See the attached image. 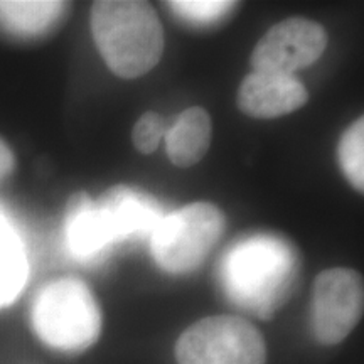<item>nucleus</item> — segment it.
I'll use <instances>...</instances> for the list:
<instances>
[{"instance_id": "obj_1", "label": "nucleus", "mask_w": 364, "mask_h": 364, "mask_svg": "<svg viewBox=\"0 0 364 364\" xmlns=\"http://www.w3.org/2000/svg\"><path fill=\"white\" fill-rule=\"evenodd\" d=\"M91 33L107 66L120 78H140L162 58L164 29L149 2L98 0L91 6Z\"/></svg>"}, {"instance_id": "obj_2", "label": "nucleus", "mask_w": 364, "mask_h": 364, "mask_svg": "<svg viewBox=\"0 0 364 364\" xmlns=\"http://www.w3.org/2000/svg\"><path fill=\"white\" fill-rule=\"evenodd\" d=\"M31 322L46 346L83 353L102 334V311L90 287L78 279L54 280L36 295Z\"/></svg>"}, {"instance_id": "obj_3", "label": "nucleus", "mask_w": 364, "mask_h": 364, "mask_svg": "<svg viewBox=\"0 0 364 364\" xmlns=\"http://www.w3.org/2000/svg\"><path fill=\"white\" fill-rule=\"evenodd\" d=\"M225 231V216L211 203H193L164 216L150 236L157 265L189 273L206 260Z\"/></svg>"}, {"instance_id": "obj_4", "label": "nucleus", "mask_w": 364, "mask_h": 364, "mask_svg": "<svg viewBox=\"0 0 364 364\" xmlns=\"http://www.w3.org/2000/svg\"><path fill=\"white\" fill-rule=\"evenodd\" d=\"M294 260L289 248L272 238L248 240L233 248L226 262L228 292L235 300L263 314L285 294L292 279Z\"/></svg>"}, {"instance_id": "obj_5", "label": "nucleus", "mask_w": 364, "mask_h": 364, "mask_svg": "<svg viewBox=\"0 0 364 364\" xmlns=\"http://www.w3.org/2000/svg\"><path fill=\"white\" fill-rule=\"evenodd\" d=\"M177 364H267L265 339L236 316H211L194 322L176 343Z\"/></svg>"}, {"instance_id": "obj_6", "label": "nucleus", "mask_w": 364, "mask_h": 364, "mask_svg": "<svg viewBox=\"0 0 364 364\" xmlns=\"http://www.w3.org/2000/svg\"><path fill=\"white\" fill-rule=\"evenodd\" d=\"M363 309L364 290L358 272L329 268L314 280L311 322L314 336L321 344L343 343L361 321Z\"/></svg>"}, {"instance_id": "obj_7", "label": "nucleus", "mask_w": 364, "mask_h": 364, "mask_svg": "<svg viewBox=\"0 0 364 364\" xmlns=\"http://www.w3.org/2000/svg\"><path fill=\"white\" fill-rule=\"evenodd\" d=\"M327 43L329 38L318 22L302 17L285 19L263 34L250 63L257 73L292 76L316 63L324 54Z\"/></svg>"}, {"instance_id": "obj_8", "label": "nucleus", "mask_w": 364, "mask_h": 364, "mask_svg": "<svg viewBox=\"0 0 364 364\" xmlns=\"http://www.w3.org/2000/svg\"><path fill=\"white\" fill-rule=\"evenodd\" d=\"M95 206L112 243L150 238L164 218L152 196L127 186H113Z\"/></svg>"}, {"instance_id": "obj_9", "label": "nucleus", "mask_w": 364, "mask_h": 364, "mask_svg": "<svg viewBox=\"0 0 364 364\" xmlns=\"http://www.w3.org/2000/svg\"><path fill=\"white\" fill-rule=\"evenodd\" d=\"M306 86L289 75L250 73L241 81L236 103L253 118H279L289 115L307 103Z\"/></svg>"}, {"instance_id": "obj_10", "label": "nucleus", "mask_w": 364, "mask_h": 364, "mask_svg": "<svg viewBox=\"0 0 364 364\" xmlns=\"http://www.w3.org/2000/svg\"><path fill=\"white\" fill-rule=\"evenodd\" d=\"M211 135V117L204 108L191 107L184 110L164 136L171 162L182 169L198 164L209 150Z\"/></svg>"}, {"instance_id": "obj_11", "label": "nucleus", "mask_w": 364, "mask_h": 364, "mask_svg": "<svg viewBox=\"0 0 364 364\" xmlns=\"http://www.w3.org/2000/svg\"><path fill=\"white\" fill-rule=\"evenodd\" d=\"M66 243L70 252L80 260L98 258L113 245L97 206L86 194L73 196L68 206Z\"/></svg>"}, {"instance_id": "obj_12", "label": "nucleus", "mask_w": 364, "mask_h": 364, "mask_svg": "<svg viewBox=\"0 0 364 364\" xmlns=\"http://www.w3.org/2000/svg\"><path fill=\"white\" fill-rule=\"evenodd\" d=\"M27 279V263L21 241L0 215V309L19 297Z\"/></svg>"}, {"instance_id": "obj_13", "label": "nucleus", "mask_w": 364, "mask_h": 364, "mask_svg": "<svg viewBox=\"0 0 364 364\" xmlns=\"http://www.w3.org/2000/svg\"><path fill=\"white\" fill-rule=\"evenodd\" d=\"M61 2H0V22L21 34H36L58 19Z\"/></svg>"}, {"instance_id": "obj_14", "label": "nucleus", "mask_w": 364, "mask_h": 364, "mask_svg": "<svg viewBox=\"0 0 364 364\" xmlns=\"http://www.w3.org/2000/svg\"><path fill=\"white\" fill-rule=\"evenodd\" d=\"M339 164L353 188L364 191V118H358L339 142Z\"/></svg>"}, {"instance_id": "obj_15", "label": "nucleus", "mask_w": 364, "mask_h": 364, "mask_svg": "<svg viewBox=\"0 0 364 364\" xmlns=\"http://www.w3.org/2000/svg\"><path fill=\"white\" fill-rule=\"evenodd\" d=\"M167 127L164 118L159 113L147 112L136 120L132 130V142H134L135 149L140 154H149L156 152V149L161 144V140L166 136Z\"/></svg>"}, {"instance_id": "obj_16", "label": "nucleus", "mask_w": 364, "mask_h": 364, "mask_svg": "<svg viewBox=\"0 0 364 364\" xmlns=\"http://www.w3.org/2000/svg\"><path fill=\"white\" fill-rule=\"evenodd\" d=\"M169 6L186 19L194 22H211L235 6L233 2H171Z\"/></svg>"}, {"instance_id": "obj_17", "label": "nucleus", "mask_w": 364, "mask_h": 364, "mask_svg": "<svg viewBox=\"0 0 364 364\" xmlns=\"http://www.w3.org/2000/svg\"><path fill=\"white\" fill-rule=\"evenodd\" d=\"M14 164H16V161H14L12 150L0 140V181L6 179V177L11 174L14 169Z\"/></svg>"}]
</instances>
